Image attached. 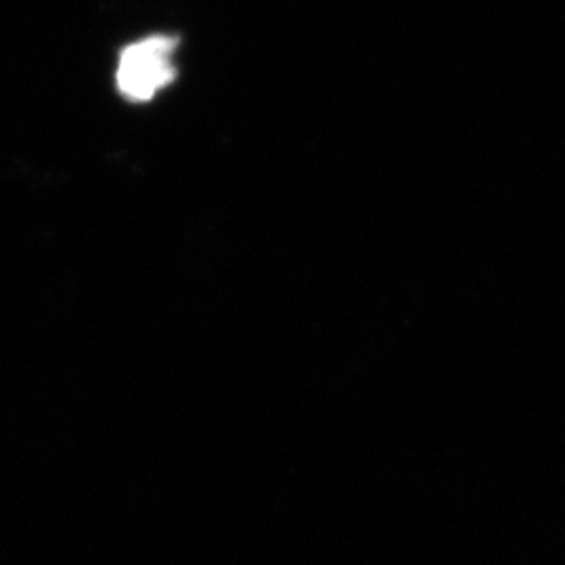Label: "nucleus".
Here are the masks:
<instances>
[{"label":"nucleus","mask_w":565,"mask_h":565,"mask_svg":"<svg viewBox=\"0 0 565 565\" xmlns=\"http://www.w3.org/2000/svg\"><path fill=\"white\" fill-rule=\"evenodd\" d=\"M179 41L166 34L147 36L128 44L120 53L116 84L128 102H151L160 90L177 78Z\"/></svg>","instance_id":"nucleus-1"}]
</instances>
